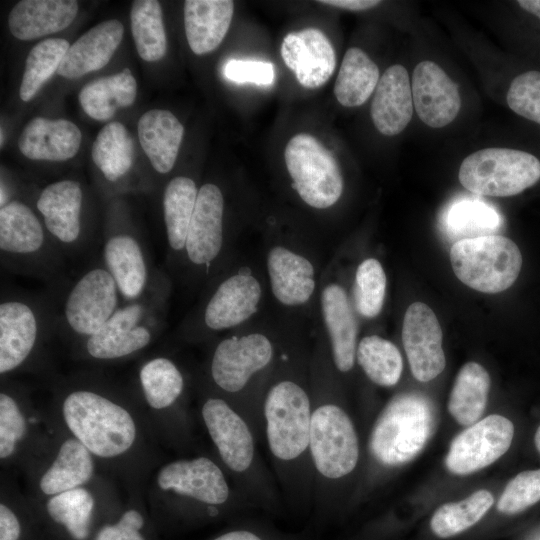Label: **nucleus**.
I'll return each instance as SVG.
<instances>
[{
    "label": "nucleus",
    "mask_w": 540,
    "mask_h": 540,
    "mask_svg": "<svg viewBox=\"0 0 540 540\" xmlns=\"http://www.w3.org/2000/svg\"><path fill=\"white\" fill-rule=\"evenodd\" d=\"M540 501V469L523 471L512 478L500 496L497 509L517 514Z\"/></svg>",
    "instance_id": "obj_45"
},
{
    "label": "nucleus",
    "mask_w": 540,
    "mask_h": 540,
    "mask_svg": "<svg viewBox=\"0 0 540 540\" xmlns=\"http://www.w3.org/2000/svg\"><path fill=\"white\" fill-rule=\"evenodd\" d=\"M77 11L74 0H22L9 13V30L19 40H33L64 30Z\"/></svg>",
    "instance_id": "obj_28"
},
{
    "label": "nucleus",
    "mask_w": 540,
    "mask_h": 540,
    "mask_svg": "<svg viewBox=\"0 0 540 540\" xmlns=\"http://www.w3.org/2000/svg\"><path fill=\"white\" fill-rule=\"evenodd\" d=\"M285 163L292 187L310 207L327 209L343 192V177L333 154L314 136L300 133L286 145Z\"/></svg>",
    "instance_id": "obj_14"
},
{
    "label": "nucleus",
    "mask_w": 540,
    "mask_h": 540,
    "mask_svg": "<svg viewBox=\"0 0 540 540\" xmlns=\"http://www.w3.org/2000/svg\"><path fill=\"white\" fill-rule=\"evenodd\" d=\"M201 416L239 492L254 507L276 511L282 501L280 491L262 462L257 450L258 437L248 420L221 395L204 400Z\"/></svg>",
    "instance_id": "obj_3"
},
{
    "label": "nucleus",
    "mask_w": 540,
    "mask_h": 540,
    "mask_svg": "<svg viewBox=\"0 0 540 540\" xmlns=\"http://www.w3.org/2000/svg\"><path fill=\"white\" fill-rule=\"evenodd\" d=\"M131 32L138 55L156 62L166 53L167 40L161 5L156 0H136L130 12Z\"/></svg>",
    "instance_id": "obj_38"
},
{
    "label": "nucleus",
    "mask_w": 540,
    "mask_h": 540,
    "mask_svg": "<svg viewBox=\"0 0 540 540\" xmlns=\"http://www.w3.org/2000/svg\"><path fill=\"white\" fill-rule=\"evenodd\" d=\"M138 137L153 169L159 174L170 172L177 159L184 127L168 110L151 109L138 121Z\"/></svg>",
    "instance_id": "obj_30"
},
{
    "label": "nucleus",
    "mask_w": 540,
    "mask_h": 540,
    "mask_svg": "<svg viewBox=\"0 0 540 540\" xmlns=\"http://www.w3.org/2000/svg\"><path fill=\"white\" fill-rule=\"evenodd\" d=\"M91 452L76 438L67 439L40 480L46 495H56L87 483L94 471Z\"/></svg>",
    "instance_id": "obj_33"
},
{
    "label": "nucleus",
    "mask_w": 540,
    "mask_h": 540,
    "mask_svg": "<svg viewBox=\"0 0 540 540\" xmlns=\"http://www.w3.org/2000/svg\"><path fill=\"white\" fill-rule=\"evenodd\" d=\"M281 56L298 82L310 89L325 84L336 66L335 50L327 36L317 28L287 34L282 41Z\"/></svg>",
    "instance_id": "obj_22"
},
{
    "label": "nucleus",
    "mask_w": 540,
    "mask_h": 540,
    "mask_svg": "<svg viewBox=\"0 0 540 540\" xmlns=\"http://www.w3.org/2000/svg\"><path fill=\"white\" fill-rule=\"evenodd\" d=\"M56 330L51 298L2 286L0 298V373L20 368L46 334Z\"/></svg>",
    "instance_id": "obj_10"
},
{
    "label": "nucleus",
    "mask_w": 540,
    "mask_h": 540,
    "mask_svg": "<svg viewBox=\"0 0 540 540\" xmlns=\"http://www.w3.org/2000/svg\"><path fill=\"white\" fill-rule=\"evenodd\" d=\"M27 431L26 420L16 400L6 392L0 394V457L11 456Z\"/></svg>",
    "instance_id": "obj_47"
},
{
    "label": "nucleus",
    "mask_w": 540,
    "mask_h": 540,
    "mask_svg": "<svg viewBox=\"0 0 540 540\" xmlns=\"http://www.w3.org/2000/svg\"><path fill=\"white\" fill-rule=\"evenodd\" d=\"M379 68L360 48H349L342 60L334 85L338 102L345 107L365 103L379 82Z\"/></svg>",
    "instance_id": "obj_35"
},
{
    "label": "nucleus",
    "mask_w": 540,
    "mask_h": 540,
    "mask_svg": "<svg viewBox=\"0 0 540 540\" xmlns=\"http://www.w3.org/2000/svg\"><path fill=\"white\" fill-rule=\"evenodd\" d=\"M225 77L235 83L269 86L275 78L274 66L260 60L231 59L223 69Z\"/></svg>",
    "instance_id": "obj_48"
},
{
    "label": "nucleus",
    "mask_w": 540,
    "mask_h": 540,
    "mask_svg": "<svg viewBox=\"0 0 540 540\" xmlns=\"http://www.w3.org/2000/svg\"><path fill=\"white\" fill-rule=\"evenodd\" d=\"M102 245L101 260L115 279L123 301L140 298L158 271L140 236L132 228L115 223L108 226Z\"/></svg>",
    "instance_id": "obj_18"
},
{
    "label": "nucleus",
    "mask_w": 540,
    "mask_h": 540,
    "mask_svg": "<svg viewBox=\"0 0 540 540\" xmlns=\"http://www.w3.org/2000/svg\"><path fill=\"white\" fill-rule=\"evenodd\" d=\"M144 519L134 509L126 511L113 525H106L97 533L95 540H145L140 533Z\"/></svg>",
    "instance_id": "obj_49"
},
{
    "label": "nucleus",
    "mask_w": 540,
    "mask_h": 540,
    "mask_svg": "<svg viewBox=\"0 0 540 540\" xmlns=\"http://www.w3.org/2000/svg\"><path fill=\"white\" fill-rule=\"evenodd\" d=\"M514 435L513 423L498 414L470 425L451 442L445 458L446 468L455 475L481 470L504 455Z\"/></svg>",
    "instance_id": "obj_19"
},
{
    "label": "nucleus",
    "mask_w": 540,
    "mask_h": 540,
    "mask_svg": "<svg viewBox=\"0 0 540 540\" xmlns=\"http://www.w3.org/2000/svg\"><path fill=\"white\" fill-rule=\"evenodd\" d=\"M318 2L353 11L371 9L380 4L378 0H323Z\"/></svg>",
    "instance_id": "obj_52"
},
{
    "label": "nucleus",
    "mask_w": 540,
    "mask_h": 540,
    "mask_svg": "<svg viewBox=\"0 0 540 540\" xmlns=\"http://www.w3.org/2000/svg\"><path fill=\"white\" fill-rule=\"evenodd\" d=\"M157 484L163 491L204 506L209 517L218 516L232 501L254 508L231 488L223 469L205 456L169 462L159 470Z\"/></svg>",
    "instance_id": "obj_15"
},
{
    "label": "nucleus",
    "mask_w": 540,
    "mask_h": 540,
    "mask_svg": "<svg viewBox=\"0 0 540 540\" xmlns=\"http://www.w3.org/2000/svg\"><path fill=\"white\" fill-rule=\"evenodd\" d=\"M436 425L432 401L417 392L394 396L377 417L368 442L372 459L392 468L412 461L424 449Z\"/></svg>",
    "instance_id": "obj_7"
},
{
    "label": "nucleus",
    "mask_w": 540,
    "mask_h": 540,
    "mask_svg": "<svg viewBox=\"0 0 540 540\" xmlns=\"http://www.w3.org/2000/svg\"><path fill=\"white\" fill-rule=\"evenodd\" d=\"M356 361L376 385L391 387L398 383L403 370L399 349L378 335L363 337L357 345Z\"/></svg>",
    "instance_id": "obj_39"
},
{
    "label": "nucleus",
    "mask_w": 540,
    "mask_h": 540,
    "mask_svg": "<svg viewBox=\"0 0 540 540\" xmlns=\"http://www.w3.org/2000/svg\"><path fill=\"white\" fill-rule=\"evenodd\" d=\"M212 540H302V538L257 524H244V526L228 530Z\"/></svg>",
    "instance_id": "obj_50"
},
{
    "label": "nucleus",
    "mask_w": 540,
    "mask_h": 540,
    "mask_svg": "<svg viewBox=\"0 0 540 540\" xmlns=\"http://www.w3.org/2000/svg\"><path fill=\"white\" fill-rule=\"evenodd\" d=\"M413 96L407 70L393 65L383 73L371 103V118L376 129L386 136L402 132L413 115Z\"/></svg>",
    "instance_id": "obj_25"
},
{
    "label": "nucleus",
    "mask_w": 540,
    "mask_h": 540,
    "mask_svg": "<svg viewBox=\"0 0 540 540\" xmlns=\"http://www.w3.org/2000/svg\"><path fill=\"white\" fill-rule=\"evenodd\" d=\"M259 280L244 270L217 280L197 312L182 328L187 337L211 336L243 324L258 310L262 300Z\"/></svg>",
    "instance_id": "obj_13"
},
{
    "label": "nucleus",
    "mask_w": 540,
    "mask_h": 540,
    "mask_svg": "<svg viewBox=\"0 0 540 540\" xmlns=\"http://www.w3.org/2000/svg\"><path fill=\"white\" fill-rule=\"evenodd\" d=\"M62 413L75 438L98 457L123 454L135 441L136 426L130 413L94 390L69 392L63 400Z\"/></svg>",
    "instance_id": "obj_9"
},
{
    "label": "nucleus",
    "mask_w": 540,
    "mask_h": 540,
    "mask_svg": "<svg viewBox=\"0 0 540 540\" xmlns=\"http://www.w3.org/2000/svg\"><path fill=\"white\" fill-rule=\"evenodd\" d=\"M297 363L279 357L261 404L262 435L281 499L296 512L313 509L314 473L310 456L311 382Z\"/></svg>",
    "instance_id": "obj_1"
},
{
    "label": "nucleus",
    "mask_w": 540,
    "mask_h": 540,
    "mask_svg": "<svg viewBox=\"0 0 540 540\" xmlns=\"http://www.w3.org/2000/svg\"><path fill=\"white\" fill-rule=\"evenodd\" d=\"M279 356L272 339L261 332L220 339L211 354L209 375L214 386L262 436L261 404Z\"/></svg>",
    "instance_id": "obj_4"
},
{
    "label": "nucleus",
    "mask_w": 540,
    "mask_h": 540,
    "mask_svg": "<svg viewBox=\"0 0 540 540\" xmlns=\"http://www.w3.org/2000/svg\"><path fill=\"white\" fill-rule=\"evenodd\" d=\"M315 364L311 380L310 456L314 473L313 511L323 521L333 512L337 490L356 470L360 458L355 425L329 391L327 364Z\"/></svg>",
    "instance_id": "obj_2"
},
{
    "label": "nucleus",
    "mask_w": 540,
    "mask_h": 540,
    "mask_svg": "<svg viewBox=\"0 0 540 540\" xmlns=\"http://www.w3.org/2000/svg\"><path fill=\"white\" fill-rule=\"evenodd\" d=\"M266 268L275 299L286 307H300L312 298L316 289V271L304 255L283 245L271 247Z\"/></svg>",
    "instance_id": "obj_24"
},
{
    "label": "nucleus",
    "mask_w": 540,
    "mask_h": 540,
    "mask_svg": "<svg viewBox=\"0 0 540 540\" xmlns=\"http://www.w3.org/2000/svg\"><path fill=\"white\" fill-rule=\"evenodd\" d=\"M137 82L129 68L101 77L84 85L79 92V102L84 112L98 121H107L117 109L128 107L135 101Z\"/></svg>",
    "instance_id": "obj_32"
},
{
    "label": "nucleus",
    "mask_w": 540,
    "mask_h": 540,
    "mask_svg": "<svg viewBox=\"0 0 540 540\" xmlns=\"http://www.w3.org/2000/svg\"><path fill=\"white\" fill-rule=\"evenodd\" d=\"M330 356L339 373H349L356 362L358 323L345 289L336 282L326 284L320 296Z\"/></svg>",
    "instance_id": "obj_23"
},
{
    "label": "nucleus",
    "mask_w": 540,
    "mask_h": 540,
    "mask_svg": "<svg viewBox=\"0 0 540 540\" xmlns=\"http://www.w3.org/2000/svg\"><path fill=\"white\" fill-rule=\"evenodd\" d=\"M494 503L492 494L478 490L459 502L446 503L433 514L430 527L439 538L458 535L475 525Z\"/></svg>",
    "instance_id": "obj_40"
},
{
    "label": "nucleus",
    "mask_w": 540,
    "mask_h": 540,
    "mask_svg": "<svg viewBox=\"0 0 540 540\" xmlns=\"http://www.w3.org/2000/svg\"><path fill=\"white\" fill-rule=\"evenodd\" d=\"M123 25L116 19L106 20L89 29L67 50L57 74L76 79L103 68L121 43Z\"/></svg>",
    "instance_id": "obj_27"
},
{
    "label": "nucleus",
    "mask_w": 540,
    "mask_h": 540,
    "mask_svg": "<svg viewBox=\"0 0 540 540\" xmlns=\"http://www.w3.org/2000/svg\"><path fill=\"white\" fill-rule=\"evenodd\" d=\"M490 388V376L485 368L468 362L459 370L450 393L448 410L461 425H472L483 414Z\"/></svg>",
    "instance_id": "obj_34"
},
{
    "label": "nucleus",
    "mask_w": 540,
    "mask_h": 540,
    "mask_svg": "<svg viewBox=\"0 0 540 540\" xmlns=\"http://www.w3.org/2000/svg\"><path fill=\"white\" fill-rule=\"evenodd\" d=\"M499 225L500 217L496 210L478 200L453 203L444 218L446 234L456 241L494 235Z\"/></svg>",
    "instance_id": "obj_41"
},
{
    "label": "nucleus",
    "mask_w": 540,
    "mask_h": 540,
    "mask_svg": "<svg viewBox=\"0 0 540 540\" xmlns=\"http://www.w3.org/2000/svg\"><path fill=\"white\" fill-rule=\"evenodd\" d=\"M411 89L417 115L426 125L441 128L450 124L461 108L456 84L432 61H421L413 70Z\"/></svg>",
    "instance_id": "obj_21"
},
{
    "label": "nucleus",
    "mask_w": 540,
    "mask_h": 540,
    "mask_svg": "<svg viewBox=\"0 0 540 540\" xmlns=\"http://www.w3.org/2000/svg\"><path fill=\"white\" fill-rule=\"evenodd\" d=\"M224 196L214 183L199 190L190 221L183 261L195 274L210 273L219 262L224 246Z\"/></svg>",
    "instance_id": "obj_17"
},
{
    "label": "nucleus",
    "mask_w": 540,
    "mask_h": 540,
    "mask_svg": "<svg viewBox=\"0 0 540 540\" xmlns=\"http://www.w3.org/2000/svg\"><path fill=\"white\" fill-rule=\"evenodd\" d=\"M35 207L49 235L67 259L91 246L83 214L84 191L78 181L65 179L45 186Z\"/></svg>",
    "instance_id": "obj_16"
},
{
    "label": "nucleus",
    "mask_w": 540,
    "mask_h": 540,
    "mask_svg": "<svg viewBox=\"0 0 540 540\" xmlns=\"http://www.w3.org/2000/svg\"><path fill=\"white\" fill-rule=\"evenodd\" d=\"M139 382L146 402L157 410L175 404L185 388L182 371L172 359L165 356L147 360L139 370Z\"/></svg>",
    "instance_id": "obj_37"
},
{
    "label": "nucleus",
    "mask_w": 540,
    "mask_h": 540,
    "mask_svg": "<svg viewBox=\"0 0 540 540\" xmlns=\"http://www.w3.org/2000/svg\"><path fill=\"white\" fill-rule=\"evenodd\" d=\"M458 178L464 188L477 195L513 196L538 182L540 161L517 149L485 148L463 160Z\"/></svg>",
    "instance_id": "obj_12"
},
{
    "label": "nucleus",
    "mask_w": 540,
    "mask_h": 540,
    "mask_svg": "<svg viewBox=\"0 0 540 540\" xmlns=\"http://www.w3.org/2000/svg\"><path fill=\"white\" fill-rule=\"evenodd\" d=\"M234 13L231 0H187L184 25L187 42L196 55L214 51L223 41Z\"/></svg>",
    "instance_id": "obj_29"
},
{
    "label": "nucleus",
    "mask_w": 540,
    "mask_h": 540,
    "mask_svg": "<svg viewBox=\"0 0 540 540\" xmlns=\"http://www.w3.org/2000/svg\"><path fill=\"white\" fill-rule=\"evenodd\" d=\"M57 286L62 287V296L52 301L56 331L78 341L97 333L123 304L118 285L102 260Z\"/></svg>",
    "instance_id": "obj_8"
},
{
    "label": "nucleus",
    "mask_w": 540,
    "mask_h": 540,
    "mask_svg": "<svg viewBox=\"0 0 540 540\" xmlns=\"http://www.w3.org/2000/svg\"><path fill=\"white\" fill-rule=\"evenodd\" d=\"M198 190L193 179L176 176L163 193V216L168 255L171 262L183 261L190 221L195 209Z\"/></svg>",
    "instance_id": "obj_31"
},
{
    "label": "nucleus",
    "mask_w": 540,
    "mask_h": 540,
    "mask_svg": "<svg viewBox=\"0 0 540 540\" xmlns=\"http://www.w3.org/2000/svg\"><path fill=\"white\" fill-rule=\"evenodd\" d=\"M81 141V131L73 122L35 117L22 130L18 147L28 159L59 162L73 158Z\"/></svg>",
    "instance_id": "obj_26"
},
{
    "label": "nucleus",
    "mask_w": 540,
    "mask_h": 540,
    "mask_svg": "<svg viewBox=\"0 0 540 540\" xmlns=\"http://www.w3.org/2000/svg\"><path fill=\"white\" fill-rule=\"evenodd\" d=\"M93 508V496L80 487L53 495L46 504L50 517L76 540L87 538Z\"/></svg>",
    "instance_id": "obj_43"
},
{
    "label": "nucleus",
    "mask_w": 540,
    "mask_h": 540,
    "mask_svg": "<svg viewBox=\"0 0 540 540\" xmlns=\"http://www.w3.org/2000/svg\"><path fill=\"white\" fill-rule=\"evenodd\" d=\"M402 343L414 378L428 382L445 368L442 330L433 310L422 302L406 310L402 326Z\"/></svg>",
    "instance_id": "obj_20"
},
{
    "label": "nucleus",
    "mask_w": 540,
    "mask_h": 540,
    "mask_svg": "<svg viewBox=\"0 0 540 540\" xmlns=\"http://www.w3.org/2000/svg\"><path fill=\"white\" fill-rule=\"evenodd\" d=\"M386 284L385 271L377 259L367 258L358 265L353 287V303L359 315L371 319L381 312Z\"/></svg>",
    "instance_id": "obj_44"
},
{
    "label": "nucleus",
    "mask_w": 540,
    "mask_h": 540,
    "mask_svg": "<svg viewBox=\"0 0 540 540\" xmlns=\"http://www.w3.org/2000/svg\"><path fill=\"white\" fill-rule=\"evenodd\" d=\"M450 262L462 283L492 294L513 285L521 271L522 255L515 242L494 234L454 242Z\"/></svg>",
    "instance_id": "obj_11"
},
{
    "label": "nucleus",
    "mask_w": 540,
    "mask_h": 540,
    "mask_svg": "<svg viewBox=\"0 0 540 540\" xmlns=\"http://www.w3.org/2000/svg\"><path fill=\"white\" fill-rule=\"evenodd\" d=\"M534 442L538 452L540 453V425L535 433Z\"/></svg>",
    "instance_id": "obj_54"
},
{
    "label": "nucleus",
    "mask_w": 540,
    "mask_h": 540,
    "mask_svg": "<svg viewBox=\"0 0 540 540\" xmlns=\"http://www.w3.org/2000/svg\"><path fill=\"white\" fill-rule=\"evenodd\" d=\"M21 528L14 512L3 503L0 505V540H18Z\"/></svg>",
    "instance_id": "obj_51"
},
{
    "label": "nucleus",
    "mask_w": 540,
    "mask_h": 540,
    "mask_svg": "<svg viewBox=\"0 0 540 540\" xmlns=\"http://www.w3.org/2000/svg\"><path fill=\"white\" fill-rule=\"evenodd\" d=\"M0 261L10 273L53 287L66 279L67 258L37 212L21 200L10 198L0 206Z\"/></svg>",
    "instance_id": "obj_5"
},
{
    "label": "nucleus",
    "mask_w": 540,
    "mask_h": 540,
    "mask_svg": "<svg viewBox=\"0 0 540 540\" xmlns=\"http://www.w3.org/2000/svg\"><path fill=\"white\" fill-rule=\"evenodd\" d=\"M506 100L516 114L540 124V72L532 70L516 76Z\"/></svg>",
    "instance_id": "obj_46"
},
{
    "label": "nucleus",
    "mask_w": 540,
    "mask_h": 540,
    "mask_svg": "<svg viewBox=\"0 0 540 540\" xmlns=\"http://www.w3.org/2000/svg\"><path fill=\"white\" fill-rule=\"evenodd\" d=\"M517 3L527 12L540 18V0H519Z\"/></svg>",
    "instance_id": "obj_53"
},
{
    "label": "nucleus",
    "mask_w": 540,
    "mask_h": 540,
    "mask_svg": "<svg viewBox=\"0 0 540 540\" xmlns=\"http://www.w3.org/2000/svg\"><path fill=\"white\" fill-rule=\"evenodd\" d=\"M69 47L65 39L48 38L30 50L19 88L22 101H30L54 72H57Z\"/></svg>",
    "instance_id": "obj_42"
},
{
    "label": "nucleus",
    "mask_w": 540,
    "mask_h": 540,
    "mask_svg": "<svg viewBox=\"0 0 540 540\" xmlns=\"http://www.w3.org/2000/svg\"><path fill=\"white\" fill-rule=\"evenodd\" d=\"M170 293V279L158 269L140 298L124 302L97 333L80 341L83 353L96 360H116L145 349L166 325Z\"/></svg>",
    "instance_id": "obj_6"
},
{
    "label": "nucleus",
    "mask_w": 540,
    "mask_h": 540,
    "mask_svg": "<svg viewBox=\"0 0 540 540\" xmlns=\"http://www.w3.org/2000/svg\"><path fill=\"white\" fill-rule=\"evenodd\" d=\"M92 160L110 183L121 180L133 163V140L120 122L106 124L97 134L91 150Z\"/></svg>",
    "instance_id": "obj_36"
}]
</instances>
